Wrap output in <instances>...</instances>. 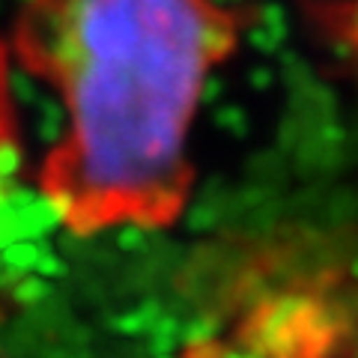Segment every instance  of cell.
Instances as JSON below:
<instances>
[{"instance_id":"1","label":"cell","mask_w":358,"mask_h":358,"mask_svg":"<svg viewBox=\"0 0 358 358\" xmlns=\"http://www.w3.org/2000/svg\"><path fill=\"white\" fill-rule=\"evenodd\" d=\"M245 15L215 0H27L13 54L60 96L39 188L75 236L164 230L192 194L188 131Z\"/></svg>"},{"instance_id":"2","label":"cell","mask_w":358,"mask_h":358,"mask_svg":"<svg viewBox=\"0 0 358 358\" xmlns=\"http://www.w3.org/2000/svg\"><path fill=\"white\" fill-rule=\"evenodd\" d=\"M15 147H18V122L13 108V90H9V48L0 39V179L13 167Z\"/></svg>"}]
</instances>
